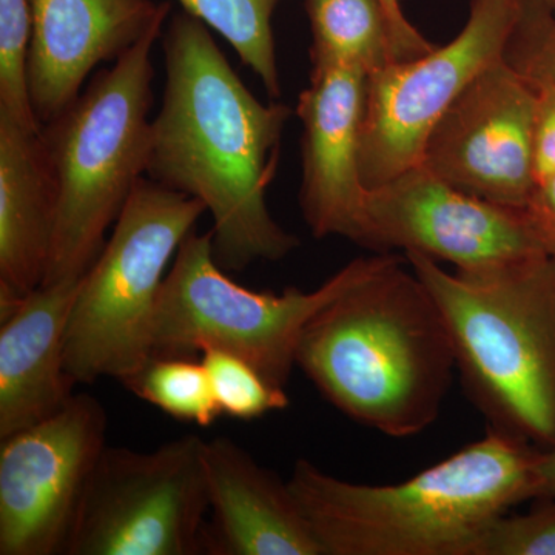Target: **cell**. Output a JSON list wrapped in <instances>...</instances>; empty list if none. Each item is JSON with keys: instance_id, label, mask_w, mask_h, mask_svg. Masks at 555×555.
Returning <instances> with one entry per match:
<instances>
[{"instance_id": "4", "label": "cell", "mask_w": 555, "mask_h": 555, "mask_svg": "<svg viewBox=\"0 0 555 555\" xmlns=\"http://www.w3.org/2000/svg\"><path fill=\"white\" fill-rule=\"evenodd\" d=\"M447 321L456 371L488 429L555 447V258L448 272L404 254Z\"/></svg>"}, {"instance_id": "10", "label": "cell", "mask_w": 555, "mask_h": 555, "mask_svg": "<svg viewBox=\"0 0 555 555\" xmlns=\"http://www.w3.org/2000/svg\"><path fill=\"white\" fill-rule=\"evenodd\" d=\"M107 427L101 401L75 393L56 414L0 440V555L67 554Z\"/></svg>"}, {"instance_id": "15", "label": "cell", "mask_w": 555, "mask_h": 555, "mask_svg": "<svg viewBox=\"0 0 555 555\" xmlns=\"http://www.w3.org/2000/svg\"><path fill=\"white\" fill-rule=\"evenodd\" d=\"M210 524L204 553L326 555L287 481L228 437L204 440Z\"/></svg>"}, {"instance_id": "7", "label": "cell", "mask_w": 555, "mask_h": 555, "mask_svg": "<svg viewBox=\"0 0 555 555\" xmlns=\"http://www.w3.org/2000/svg\"><path fill=\"white\" fill-rule=\"evenodd\" d=\"M204 214L199 199L150 178L138 182L73 306L65 369L76 385L127 382L153 357L166 270Z\"/></svg>"}, {"instance_id": "23", "label": "cell", "mask_w": 555, "mask_h": 555, "mask_svg": "<svg viewBox=\"0 0 555 555\" xmlns=\"http://www.w3.org/2000/svg\"><path fill=\"white\" fill-rule=\"evenodd\" d=\"M505 57L532 86H555V11L545 2L525 0Z\"/></svg>"}, {"instance_id": "22", "label": "cell", "mask_w": 555, "mask_h": 555, "mask_svg": "<svg viewBox=\"0 0 555 555\" xmlns=\"http://www.w3.org/2000/svg\"><path fill=\"white\" fill-rule=\"evenodd\" d=\"M201 361L207 369L222 415L248 422L283 411L291 403L283 387L272 385L257 369L232 353L206 350Z\"/></svg>"}, {"instance_id": "2", "label": "cell", "mask_w": 555, "mask_h": 555, "mask_svg": "<svg viewBox=\"0 0 555 555\" xmlns=\"http://www.w3.org/2000/svg\"><path fill=\"white\" fill-rule=\"evenodd\" d=\"M297 366L349 418L408 438L436 422L456 361L436 299L396 255L310 321Z\"/></svg>"}, {"instance_id": "9", "label": "cell", "mask_w": 555, "mask_h": 555, "mask_svg": "<svg viewBox=\"0 0 555 555\" xmlns=\"http://www.w3.org/2000/svg\"><path fill=\"white\" fill-rule=\"evenodd\" d=\"M525 0H470L469 17L447 46L367 76L361 173L377 188L420 166L438 120L480 73L505 57Z\"/></svg>"}, {"instance_id": "16", "label": "cell", "mask_w": 555, "mask_h": 555, "mask_svg": "<svg viewBox=\"0 0 555 555\" xmlns=\"http://www.w3.org/2000/svg\"><path fill=\"white\" fill-rule=\"evenodd\" d=\"M82 278L40 286L0 310V440L56 414L75 396L65 338Z\"/></svg>"}, {"instance_id": "11", "label": "cell", "mask_w": 555, "mask_h": 555, "mask_svg": "<svg viewBox=\"0 0 555 555\" xmlns=\"http://www.w3.org/2000/svg\"><path fill=\"white\" fill-rule=\"evenodd\" d=\"M366 247L401 248L486 272L546 255L524 210L500 206L449 184L425 166L367 189Z\"/></svg>"}, {"instance_id": "14", "label": "cell", "mask_w": 555, "mask_h": 555, "mask_svg": "<svg viewBox=\"0 0 555 555\" xmlns=\"http://www.w3.org/2000/svg\"><path fill=\"white\" fill-rule=\"evenodd\" d=\"M30 96L39 122L69 107L102 62L116 61L166 25L170 3L153 0H30Z\"/></svg>"}, {"instance_id": "25", "label": "cell", "mask_w": 555, "mask_h": 555, "mask_svg": "<svg viewBox=\"0 0 555 555\" xmlns=\"http://www.w3.org/2000/svg\"><path fill=\"white\" fill-rule=\"evenodd\" d=\"M524 210L546 255L555 258V170L534 179Z\"/></svg>"}, {"instance_id": "1", "label": "cell", "mask_w": 555, "mask_h": 555, "mask_svg": "<svg viewBox=\"0 0 555 555\" xmlns=\"http://www.w3.org/2000/svg\"><path fill=\"white\" fill-rule=\"evenodd\" d=\"M166 86L152 119L147 177L199 199L224 270L280 261L299 246L270 214L281 139L292 109L247 89L208 27L175 14L163 40Z\"/></svg>"}, {"instance_id": "13", "label": "cell", "mask_w": 555, "mask_h": 555, "mask_svg": "<svg viewBox=\"0 0 555 555\" xmlns=\"http://www.w3.org/2000/svg\"><path fill=\"white\" fill-rule=\"evenodd\" d=\"M367 75L349 67H312L299 94L302 179L299 206L315 238L343 236L366 247L367 188L361 173V129Z\"/></svg>"}, {"instance_id": "20", "label": "cell", "mask_w": 555, "mask_h": 555, "mask_svg": "<svg viewBox=\"0 0 555 555\" xmlns=\"http://www.w3.org/2000/svg\"><path fill=\"white\" fill-rule=\"evenodd\" d=\"M124 385L141 400L182 422L207 427L222 415L206 366L192 357L153 356Z\"/></svg>"}, {"instance_id": "24", "label": "cell", "mask_w": 555, "mask_h": 555, "mask_svg": "<svg viewBox=\"0 0 555 555\" xmlns=\"http://www.w3.org/2000/svg\"><path fill=\"white\" fill-rule=\"evenodd\" d=\"M526 514H503L478 540L474 555H555V496Z\"/></svg>"}, {"instance_id": "3", "label": "cell", "mask_w": 555, "mask_h": 555, "mask_svg": "<svg viewBox=\"0 0 555 555\" xmlns=\"http://www.w3.org/2000/svg\"><path fill=\"white\" fill-rule=\"evenodd\" d=\"M537 451L488 429L401 483H352L305 459L287 483L326 555H474L495 518L534 499Z\"/></svg>"}, {"instance_id": "27", "label": "cell", "mask_w": 555, "mask_h": 555, "mask_svg": "<svg viewBox=\"0 0 555 555\" xmlns=\"http://www.w3.org/2000/svg\"><path fill=\"white\" fill-rule=\"evenodd\" d=\"M534 478V499H553L555 496V447L537 451Z\"/></svg>"}, {"instance_id": "5", "label": "cell", "mask_w": 555, "mask_h": 555, "mask_svg": "<svg viewBox=\"0 0 555 555\" xmlns=\"http://www.w3.org/2000/svg\"><path fill=\"white\" fill-rule=\"evenodd\" d=\"M164 25L101 72L42 126L57 185V221L40 286L78 280L100 257L131 192L147 175L152 51Z\"/></svg>"}, {"instance_id": "28", "label": "cell", "mask_w": 555, "mask_h": 555, "mask_svg": "<svg viewBox=\"0 0 555 555\" xmlns=\"http://www.w3.org/2000/svg\"><path fill=\"white\" fill-rule=\"evenodd\" d=\"M542 2H545L551 10L555 11V0H542Z\"/></svg>"}, {"instance_id": "26", "label": "cell", "mask_w": 555, "mask_h": 555, "mask_svg": "<svg viewBox=\"0 0 555 555\" xmlns=\"http://www.w3.org/2000/svg\"><path fill=\"white\" fill-rule=\"evenodd\" d=\"M382 3L385 5L387 14H389L390 24H392L398 62L415 60V57L436 49L408 20L406 14L401 9V0H382Z\"/></svg>"}, {"instance_id": "18", "label": "cell", "mask_w": 555, "mask_h": 555, "mask_svg": "<svg viewBox=\"0 0 555 555\" xmlns=\"http://www.w3.org/2000/svg\"><path fill=\"white\" fill-rule=\"evenodd\" d=\"M313 67H349L367 76L398 62L396 36L382 0H305Z\"/></svg>"}, {"instance_id": "21", "label": "cell", "mask_w": 555, "mask_h": 555, "mask_svg": "<svg viewBox=\"0 0 555 555\" xmlns=\"http://www.w3.org/2000/svg\"><path fill=\"white\" fill-rule=\"evenodd\" d=\"M30 0H0V118L39 131L30 96Z\"/></svg>"}, {"instance_id": "8", "label": "cell", "mask_w": 555, "mask_h": 555, "mask_svg": "<svg viewBox=\"0 0 555 555\" xmlns=\"http://www.w3.org/2000/svg\"><path fill=\"white\" fill-rule=\"evenodd\" d=\"M204 438L155 451L105 447L91 474L65 555L204 553L208 513Z\"/></svg>"}, {"instance_id": "19", "label": "cell", "mask_w": 555, "mask_h": 555, "mask_svg": "<svg viewBox=\"0 0 555 555\" xmlns=\"http://www.w3.org/2000/svg\"><path fill=\"white\" fill-rule=\"evenodd\" d=\"M190 16L228 40L272 98L281 96L272 20L281 0H178Z\"/></svg>"}, {"instance_id": "17", "label": "cell", "mask_w": 555, "mask_h": 555, "mask_svg": "<svg viewBox=\"0 0 555 555\" xmlns=\"http://www.w3.org/2000/svg\"><path fill=\"white\" fill-rule=\"evenodd\" d=\"M56 221V178L42 130L0 118V309L42 284Z\"/></svg>"}, {"instance_id": "12", "label": "cell", "mask_w": 555, "mask_h": 555, "mask_svg": "<svg viewBox=\"0 0 555 555\" xmlns=\"http://www.w3.org/2000/svg\"><path fill=\"white\" fill-rule=\"evenodd\" d=\"M537 100L535 87L502 57L438 120L420 164L470 195L521 210L534 185Z\"/></svg>"}, {"instance_id": "6", "label": "cell", "mask_w": 555, "mask_h": 555, "mask_svg": "<svg viewBox=\"0 0 555 555\" xmlns=\"http://www.w3.org/2000/svg\"><path fill=\"white\" fill-rule=\"evenodd\" d=\"M379 251L357 258L323 286L283 294L240 286L214 255L211 232H192L182 241L160 287L153 323V356L192 357L221 350L246 361L268 382L287 385L297 366L299 343L324 308L392 261Z\"/></svg>"}]
</instances>
